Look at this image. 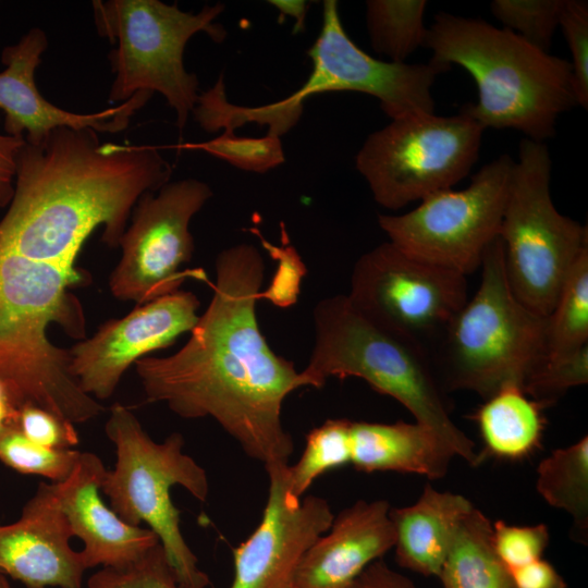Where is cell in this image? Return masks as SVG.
I'll use <instances>...</instances> for the list:
<instances>
[{"label": "cell", "instance_id": "obj_1", "mask_svg": "<svg viewBox=\"0 0 588 588\" xmlns=\"http://www.w3.org/2000/svg\"><path fill=\"white\" fill-rule=\"evenodd\" d=\"M215 266L211 301L184 346L135 364L146 401L162 402L182 418L211 417L264 466L287 463L294 443L282 405L309 384L260 331L256 302L265 261L255 246L238 244L219 253Z\"/></svg>", "mask_w": 588, "mask_h": 588}, {"label": "cell", "instance_id": "obj_2", "mask_svg": "<svg viewBox=\"0 0 588 588\" xmlns=\"http://www.w3.org/2000/svg\"><path fill=\"white\" fill-rule=\"evenodd\" d=\"M14 194L0 219V244L24 257L76 268L88 236L119 246L138 199L169 182L171 167L148 145L101 143L91 128L60 127L17 154Z\"/></svg>", "mask_w": 588, "mask_h": 588}, {"label": "cell", "instance_id": "obj_3", "mask_svg": "<svg viewBox=\"0 0 588 588\" xmlns=\"http://www.w3.org/2000/svg\"><path fill=\"white\" fill-rule=\"evenodd\" d=\"M88 277L72 275L0 244V380L19 407L30 403L76 424L103 412L70 370L69 350L48 336L51 324L85 339L83 307L70 287Z\"/></svg>", "mask_w": 588, "mask_h": 588}, {"label": "cell", "instance_id": "obj_4", "mask_svg": "<svg viewBox=\"0 0 588 588\" xmlns=\"http://www.w3.org/2000/svg\"><path fill=\"white\" fill-rule=\"evenodd\" d=\"M422 47L431 50V61L471 75L477 101L458 112L483 130L512 128L543 142L554 135L558 118L578 105L568 60L481 19L440 12Z\"/></svg>", "mask_w": 588, "mask_h": 588}, {"label": "cell", "instance_id": "obj_5", "mask_svg": "<svg viewBox=\"0 0 588 588\" xmlns=\"http://www.w3.org/2000/svg\"><path fill=\"white\" fill-rule=\"evenodd\" d=\"M315 344L302 371L309 387L356 377L402 404L415 421L436 432L471 466L485 457L454 424L424 346L387 330L362 314L347 295L319 301L314 310Z\"/></svg>", "mask_w": 588, "mask_h": 588}, {"label": "cell", "instance_id": "obj_6", "mask_svg": "<svg viewBox=\"0 0 588 588\" xmlns=\"http://www.w3.org/2000/svg\"><path fill=\"white\" fill-rule=\"evenodd\" d=\"M480 267L478 290L441 334V364L449 389L473 391L486 400L507 384L524 391L547 356V317L514 295L499 236Z\"/></svg>", "mask_w": 588, "mask_h": 588}, {"label": "cell", "instance_id": "obj_7", "mask_svg": "<svg viewBox=\"0 0 588 588\" xmlns=\"http://www.w3.org/2000/svg\"><path fill=\"white\" fill-rule=\"evenodd\" d=\"M105 431L115 449L114 466L106 470L101 485L110 507L125 523H144L156 534L183 587L206 588L209 578L185 541L180 511L171 498L172 488L180 486L205 502L209 494L205 468L184 453L181 433L173 432L156 442L121 403L110 407Z\"/></svg>", "mask_w": 588, "mask_h": 588}, {"label": "cell", "instance_id": "obj_8", "mask_svg": "<svg viewBox=\"0 0 588 588\" xmlns=\"http://www.w3.org/2000/svg\"><path fill=\"white\" fill-rule=\"evenodd\" d=\"M93 10L98 34L117 44L108 56L114 74L109 101L159 93L175 111L177 127L184 128L199 97L198 78L184 66V49L197 33L224 40V28L215 23L224 5H205L192 13L159 0H96Z\"/></svg>", "mask_w": 588, "mask_h": 588}, {"label": "cell", "instance_id": "obj_9", "mask_svg": "<svg viewBox=\"0 0 588 588\" xmlns=\"http://www.w3.org/2000/svg\"><path fill=\"white\" fill-rule=\"evenodd\" d=\"M551 166L543 142L520 140L499 231L514 295L543 317L550 315L567 273L588 246L587 226L561 215L552 201Z\"/></svg>", "mask_w": 588, "mask_h": 588}, {"label": "cell", "instance_id": "obj_10", "mask_svg": "<svg viewBox=\"0 0 588 588\" xmlns=\"http://www.w3.org/2000/svg\"><path fill=\"white\" fill-rule=\"evenodd\" d=\"M483 131L460 112L395 119L366 138L355 166L373 199L397 210L467 176L478 159Z\"/></svg>", "mask_w": 588, "mask_h": 588}, {"label": "cell", "instance_id": "obj_11", "mask_svg": "<svg viewBox=\"0 0 588 588\" xmlns=\"http://www.w3.org/2000/svg\"><path fill=\"white\" fill-rule=\"evenodd\" d=\"M514 161L503 154L475 173L467 187L432 194L403 215H379L378 223L402 250L467 275L499 236Z\"/></svg>", "mask_w": 588, "mask_h": 588}, {"label": "cell", "instance_id": "obj_12", "mask_svg": "<svg viewBox=\"0 0 588 588\" xmlns=\"http://www.w3.org/2000/svg\"><path fill=\"white\" fill-rule=\"evenodd\" d=\"M211 196L205 182L184 179L138 199L119 243L121 259L109 280L115 298L142 305L179 291L187 279L207 280L201 269L181 267L194 252L191 220Z\"/></svg>", "mask_w": 588, "mask_h": 588}, {"label": "cell", "instance_id": "obj_13", "mask_svg": "<svg viewBox=\"0 0 588 588\" xmlns=\"http://www.w3.org/2000/svg\"><path fill=\"white\" fill-rule=\"evenodd\" d=\"M347 297L373 322L422 345L466 303V275L385 242L358 258Z\"/></svg>", "mask_w": 588, "mask_h": 588}, {"label": "cell", "instance_id": "obj_14", "mask_svg": "<svg viewBox=\"0 0 588 588\" xmlns=\"http://www.w3.org/2000/svg\"><path fill=\"white\" fill-rule=\"evenodd\" d=\"M319 36L307 53L311 72L299 89L277 101L281 111L299 120L306 98L330 91H356L376 97L391 120L434 113L431 94L438 75L450 69L431 60L399 63L376 59L346 34L335 0H326Z\"/></svg>", "mask_w": 588, "mask_h": 588}, {"label": "cell", "instance_id": "obj_15", "mask_svg": "<svg viewBox=\"0 0 588 588\" xmlns=\"http://www.w3.org/2000/svg\"><path fill=\"white\" fill-rule=\"evenodd\" d=\"M199 306L193 292L179 290L108 320L69 350L71 373L86 394L97 401L109 399L133 364L192 331Z\"/></svg>", "mask_w": 588, "mask_h": 588}, {"label": "cell", "instance_id": "obj_16", "mask_svg": "<svg viewBox=\"0 0 588 588\" xmlns=\"http://www.w3.org/2000/svg\"><path fill=\"white\" fill-rule=\"evenodd\" d=\"M287 463L265 466L268 497L253 534L232 550L234 575L229 588H286L307 550L323 535L334 514L317 495H293Z\"/></svg>", "mask_w": 588, "mask_h": 588}, {"label": "cell", "instance_id": "obj_17", "mask_svg": "<svg viewBox=\"0 0 588 588\" xmlns=\"http://www.w3.org/2000/svg\"><path fill=\"white\" fill-rule=\"evenodd\" d=\"M47 47L46 33L34 27L16 44L2 49L4 69L0 72V111L4 113V132L8 135L24 137L27 144L39 145L60 127L118 133L127 127L132 115L152 96L151 93L139 91L117 107L93 113H75L59 108L41 95L35 83V71Z\"/></svg>", "mask_w": 588, "mask_h": 588}, {"label": "cell", "instance_id": "obj_18", "mask_svg": "<svg viewBox=\"0 0 588 588\" xmlns=\"http://www.w3.org/2000/svg\"><path fill=\"white\" fill-rule=\"evenodd\" d=\"M72 537L53 482H40L20 518L0 524V572L26 588H81L87 568Z\"/></svg>", "mask_w": 588, "mask_h": 588}, {"label": "cell", "instance_id": "obj_19", "mask_svg": "<svg viewBox=\"0 0 588 588\" xmlns=\"http://www.w3.org/2000/svg\"><path fill=\"white\" fill-rule=\"evenodd\" d=\"M107 468L91 452H81L66 479L53 482L58 504L73 537L79 538L86 568L123 567L159 543L149 528L125 523L101 495Z\"/></svg>", "mask_w": 588, "mask_h": 588}, {"label": "cell", "instance_id": "obj_20", "mask_svg": "<svg viewBox=\"0 0 588 588\" xmlns=\"http://www.w3.org/2000/svg\"><path fill=\"white\" fill-rule=\"evenodd\" d=\"M385 500H358L333 517L307 550L292 586L343 588L393 549L395 531Z\"/></svg>", "mask_w": 588, "mask_h": 588}, {"label": "cell", "instance_id": "obj_21", "mask_svg": "<svg viewBox=\"0 0 588 588\" xmlns=\"http://www.w3.org/2000/svg\"><path fill=\"white\" fill-rule=\"evenodd\" d=\"M475 506L462 494L427 483L404 507H391L397 564L425 577H438L462 520Z\"/></svg>", "mask_w": 588, "mask_h": 588}, {"label": "cell", "instance_id": "obj_22", "mask_svg": "<svg viewBox=\"0 0 588 588\" xmlns=\"http://www.w3.org/2000/svg\"><path fill=\"white\" fill-rule=\"evenodd\" d=\"M350 440V464L368 474L396 471L440 479L455 456L436 432L416 421L351 420Z\"/></svg>", "mask_w": 588, "mask_h": 588}, {"label": "cell", "instance_id": "obj_23", "mask_svg": "<svg viewBox=\"0 0 588 588\" xmlns=\"http://www.w3.org/2000/svg\"><path fill=\"white\" fill-rule=\"evenodd\" d=\"M544 407L516 384L486 399L473 416L483 442L481 454L513 462L530 456L541 444Z\"/></svg>", "mask_w": 588, "mask_h": 588}, {"label": "cell", "instance_id": "obj_24", "mask_svg": "<svg viewBox=\"0 0 588 588\" xmlns=\"http://www.w3.org/2000/svg\"><path fill=\"white\" fill-rule=\"evenodd\" d=\"M492 523L474 507L457 528L438 578L442 588H512L491 543Z\"/></svg>", "mask_w": 588, "mask_h": 588}, {"label": "cell", "instance_id": "obj_25", "mask_svg": "<svg viewBox=\"0 0 588 588\" xmlns=\"http://www.w3.org/2000/svg\"><path fill=\"white\" fill-rule=\"evenodd\" d=\"M536 489L551 506L572 516V538L588 539V437L556 449L537 467Z\"/></svg>", "mask_w": 588, "mask_h": 588}, {"label": "cell", "instance_id": "obj_26", "mask_svg": "<svg viewBox=\"0 0 588 588\" xmlns=\"http://www.w3.org/2000/svg\"><path fill=\"white\" fill-rule=\"evenodd\" d=\"M427 5L425 0H368L366 24L372 49L391 62H405L424 46Z\"/></svg>", "mask_w": 588, "mask_h": 588}, {"label": "cell", "instance_id": "obj_27", "mask_svg": "<svg viewBox=\"0 0 588 588\" xmlns=\"http://www.w3.org/2000/svg\"><path fill=\"white\" fill-rule=\"evenodd\" d=\"M588 346V246L567 273L555 304L547 317L548 358Z\"/></svg>", "mask_w": 588, "mask_h": 588}, {"label": "cell", "instance_id": "obj_28", "mask_svg": "<svg viewBox=\"0 0 588 588\" xmlns=\"http://www.w3.org/2000/svg\"><path fill=\"white\" fill-rule=\"evenodd\" d=\"M350 425L346 418L327 419L307 433L301 457L287 467L293 495L302 499L320 476L351 463Z\"/></svg>", "mask_w": 588, "mask_h": 588}, {"label": "cell", "instance_id": "obj_29", "mask_svg": "<svg viewBox=\"0 0 588 588\" xmlns=\"http://www.w3.org/2000/svg\"><path fill=\"white\" fill-rule=\"evenodd\" d=\"M79 455L78 450H56L36 444L15 424L0 431V462L21 474L61 482L72 473Z\"/></svg>", "mask_w": 588, "mask_h": 588}, {"label": "cell", "instance_id": "obj_30", "mask_svg": "<svg viewBox=\"0 0 588 588\" xmlns=\"http://www.w3.org/2000/svg\"><path fill=\"white\" fill-rule=\"evenodd\" d=\"M562 7L563 0H493L490 3L492 15L503 28L546 52L559 27Z\"/></svg>", "mask_w": 588, "mask_h": 588}, {"label": "cell", "instance_id": "obj_31", "mask_svg": "<svg viewBox=\"0 0 588 588\" xmlns=\"http://www.w3.org/2000/svg\"><path fill=\"white\" fill-rule=\"evenodd\" d=\"M180 147L203 150L245 171L266 172L284 162L280 138L269 135L254 138L224 131L210 140Z\"/></svg>", "mask_w": 588, "mask_h": 588}, {"label": "cell", "instance_id": "obj_32", "mask_svg": "<svg viewBox=\"0 0 588 588\" xmlns=\"http://www.w3.org/2000/svg\"><path fill=\"white\" fill-rule=\"evenodd\" d=\"M88 588H185L179 581L160 543L131 564L102 567L87 580Z\"/></svg>", "mask_w": 588, "mask_h": 588}, {"label": "cell", "instance_id": "obj_33", "mask_svg": "<svg viewBox=\"0 0 588 588\" xmlns=\"http://www.w3.org/2000/svg\"><path fill=\"white\" fill-rule=\"evenodd\" d=\"M588 382V346L574 353L548 358L527 381L524 392L546 407L568 389Z\"/></svg>", "mask_w": 588, "mask_h": 588}, {"label": "cell", "instance_id": "obj_34", "mask_svg": "<svg viewBox=\"0 0 588 588\" xmlns=\"http://www.w3.org/2000/svg\"><path fill=\"white\" fill-rule=\"evenodd\" d=\"M549 541V529L544 524L518 526L503 520L492 523V548L507 571L541 559Z\"/></svg>", "mask_w": 588, "mask_h": 588}, {"label": "cell", "instance_id": "obj_35", "mask_svg": "<svg viewBox=\"0 0 588 588\" xmlns=\"http://www.w3.org/2000/svg\"><path fill=\"white\" fill-rule=\"evenodd\" d=\"M559 27L568 45L577 103L588 107V2L563 0Z\"/></svg>", "mask_w": 588, "mask_h": 588}, {"label": "cell", "instance_id": "obj_36", "mask_svg": "<svg viewBox=\"0 0 588 588\" xmlns=\"http://www.w3.org/2000/svg\"><path fill=\"white\" fill-rule=\"evenodd\" d=\"M15 425L32 442L56 450L73 449L79 442L75 425L35 404L19 408Z\"/></svg>", "mask_w": 588, "mask_h": 588}, {"label": "cell", "instance_id": "obj_37", "mask_svg": "<svg viewBox=\"0 0 588 588\" xmlns=\"http://www.w3.org/2000/svg\"><path fill=\"white\" fill-rule=\"evenodd\" d=\"M507 572L512 588H567L563 576L542 558Z\"/></svg>", "mask_w": 588, "mask_h": 588}, {"label": "cell", "instance_id": "obj_38", "mask_svg": "<svg viewBox=\"0 0 588 588\" xmlns=\"http://www.w3.org/2000/svg\"><path fill=\"white\" fill-rule=\"evenodd\" d=\"M24 137L0 134V207L10 204L14 194L16 158Z\"/></svg>", "mask_w": 588, "mask_h": 588}, {"label": "cell", "instance_id": "obj_39", "mask_svg": "<svg viewBox=\"0 0 588 588\" xmlns=\"http://www.w3.org/2000/svg\"><path fill=\"white\" fill-rule=\"evenodd\" d=\"M343 588H416V586L412 579L390 567L381 559Z\"/></svg>", "mask_w": 588, "mask_h": 588}, {"label": "cell", "instance_id": "obj_40", "mask_svg": "<svg viewBox=\"0 0 588 588\" xmlns=\"http://www.w3.org/2000/svg\"><path fill=\"white\" fill-rule=\"evenodd\" d=\"M19 408L9 389L0 380V431L4 427L16 422Z\"/></svg>", "mask_w": 588, "mask_h": 588}, {"label": "cell", "instance_id": "obj_41", "mask_svg": "<svg viewBox=\"0 0 588 588\" xmlns=\"http://www.w3.org/2000/svg\"><path fill=\"white\" fill-rule=\"evenodd\" d=\"M284 14L293 16L297 21L295 29L303 27L304 19L306 13V2L305 1H269Z\"/></svg>", "mask_w": 588, "mask_h": 588}, {"label": "cell", "instance_id": "obj_42", "mask_svg": "<svg viewBox=\"0 0 588 588\" xmlns=\"http://www.w3.org/2000/svg\"><path fill=\"white\" fill-rule=\"evenodd\" d=\"M0 588H12L5 575L0 572Z\"/></svg>", "mask_w": 588, "mask_h": 588}, {"label": "cell", "instance_id": "obj_43", "mask_svg": "<svg viewBox=\"0 0 588 588\" xmlns=\"http://www.w3.org/2000/svg\"><path fill=\"white\" fill-rule=\"evenodd\" d=\"M286 588H295V587H293V586L291 585V586H289V587H286Z\"/></svg>", "mask_w": 588, "mask_h": 588}]
</instances>
